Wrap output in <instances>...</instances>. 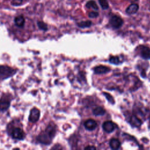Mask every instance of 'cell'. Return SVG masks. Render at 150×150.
Masks as SVG:
<instances>
[{
    "instance_id": "cell-1",
    "label": "cell",
    "mask_w": 150,
    "mask_h": 150,
    "mask_svg": "<svg viewBox=\"0 0 150 150\" xmlns=\"http://www.w3.org/2000/svg\"><path fill=\"white\" fill-rule=\"evenodd\" d=\"M110 23L111 26L115 29H118L123 25L124 21L118 15H113L110 19Z\"/></svg>"
},
{
    "instance_id": "cell-2",
    "label": "cell",
    "mask_w": 150,
    "mask_h": 150,
    "mask_svg": "<svg viewBox=\"0 0 150 150\" xmlns=\"http://www.w3.org/2000/svg\"><path fill=\"white\" fill-rule=\"evenodd\" d=\"M40 115V112L39 110L35 107L33 108L30 112V114L29 117V121L33 123L36 122L39 119Z\"/></svg>"
},
{
    "instance_id": "cell-3",
    "label": "cell",
    "mask_w": 150,
    "mask_h": 150,
    "mask_svg": "<svg viewBox=\"0 0 150 150\" xmlns=\"http://www.w3.org/2000/svg\"><path fill=\"white\" fill-rule=\"evenodd\" d=\"M11 136L13 138L22 140L25 138V133L22 129L21 128H15L12 129L11 133Z\"/></svg>"
},
{
    "instance_id": "cell-4",
    "label": "cell",
    "mask_w": 150,
    "mask_h": 150,
    "mask_svg": "<svg viewBox=\"0 0 150 150\" xmlns=\"http://www.w3.org/2000/svg\"><path fill=\"white\" fill-rule=\"evenodd\" d=\"M38 141L43 144H49L51 143L52 138L46 132H42L38 137Z\"/></svg>"
},
{
    "instance_id": "cell-5",
    "label": "cell",
    "mask_w": 150,
    "mask_h": 150,
    "mask_svg": "<svg viewBox=\"0 0 150 150\" xmlns=\"http://www.w3.org/2000/svg\"><path fill=\"white\" fill-rule=\"evenodd\" d=\"M15 73L14 70L8 66H0V75L9 77Z\"/></svg>"
},
{
    "instance_id": "cell-6",
    "label": "cell",
    "mask_w": 150,
    "mask_h": 150,
    "mask_svg": "<svg viewBox=\"0 0 150 150\" xmlns=\"http://www.w3.org/2000/svg\"><path fill=\"white\" fill-rule=\"evenodd\" d=\"M103 129L108 133L112 132L115 128V125L112 121H107L103 124Z\"/></svg>"
},
{
    "instance_id": "cell-7",
    "label": "cell",
    "mask_w": 150,
    "mask_h": 150,
    "mask_svg": "<svg viewBox=\"0 0 150 150\" xmlns=\"http://www.w3.org/2000/svg\"><path fill=\"white\" fill-rule=\"evenodd\" d=\"M84 127L88 131H93L97 127V122L93 119H88L84 122Z\"/></svg>"
},
{
    "instance_id": "cell-8",
    "label": "cell",
    "mask_w": 150,
    "mask_h": 150,
    "mask_svg": "<svg viewBox=\"0 0 150 150\" xmlns=\"http://www.w3.org/2000/svg\"><path fill=\"white\" fill-rule=\"evenodd\" d=\"M139 9V5L137 4L133 3L130 4L126 9L125 12L128 15H133L138 11Z\"/></svg>"
},
{
    "instance_id": "cell-9",
    "label": "cell",
    "mask_w": 150,
    "mask_h": 150,
    "mask_svg": "<svg viewBox=\"0 0 150 150\" xmlns=\"http://www.w3.org/2000/svg\"><path fill=\"white\" fill-rule=\"evenodd\" d=\"M110 69L108 67L104 66L103 65L98 66L94 68V71L96 74H104L109 72Z\"/></svg>"
},
{
    "instance_id": "cell-10",
    "label": "cell",
    "mask_w": 150,
    "mask_h": 150,
    "mask_svg": "<svg viewBox=\"0 0 150 150\" xmlns=\"http://www.w3.org/2000/svg\"><path fill=\"white\" fill-rule=\"evenodd\" d=\"M141 56L145 59H150V49L146 46H142L141 48Z\"/></svg>"
},
{
    "instance_id": "cell-11",
    "label": "cell",
    "mask_w": 150,
    "mask_h": 150,
    "mask_svg": "<svg viewBox=\"0 0 150 150\" xmlns=\"http://www.w3.org/2000/svg\"><path fill=\"white\" fill-rule=\"evenodd\" d=\"M129 122L132 126L136 127H139L142 124L141 120L135 115H133L131 117Z\"/></svg>"
},
{
    "instance_id": "cell-12",
    "label": "cell",
    "mask_w": 150,
    "mask_h": 150,
    "mask_svg": "<svg viewBox=\"0 0 150 150\" xmlns=\"http://www.w3.org/2000/svg\"><path fill=\"white\" fill-rule=\"evenodd\" d=\"M45 132L53 139V138L54 137L56 132V126L53 124H50L48 125L47 128H46Z\"/></svg>"
},
{
    "instance_id": "cell-13",
    "label": "cell",
    "mask_w": 150,
    "mask_h": 150,
    "mask_svg": "<svg viewBox=\"0 0 150 150\" xmlns=\"http://www.w3.org/2000/svg\"><path fill=\"white\" fill-rule=\"evenodd\" d=\"M10 106V101L6 98H2L0 100V111H4L9 108Z\"/></svg>"
},
{
    "instance_id": "cell-14",
    "label": "cell",
    "mask_w": 150,
    "mask_h": 150,
    "mask_svg": "<svg viewBox=\"0 0 150 150\" xmlns=\"http://www.w3.org/2000/svg\"><path fill=\"white\" fill-rule=\"evenodd\" d=\"M14 22L16 26L19 28H22L24 26L25 19L23 15H18L16 16L14 19Z\"/></svg>"
},
{
    "instance_id": "cell-15",
    "label": "cell",
    "mask_w": 150,
    "mask_h": 150,
    "mask_svg": "<svg viewBox=\"0 0 150 150\" xmlns=\"http://www.w3.org/2000/svg\"><path fill=\"white\" fill-rule=\"evenodd\" d=\"M109 145L112 149H118L121 146V142L118 139L112 138L110 141Z\"/></svg>"
},
{
    "instance_id": "cell-16",
    "label": "cell",
    "mask_w": 150,
    "mask_h": 150,
    "mask_svg": "<svg viewBox=\"0 0 150 150\" xmlns=\"http://www.w3.org/2000/svg\"><path fill=\"white\" fill-rule=\"evenodd\" d=\"M86 6L87 8H92L95 11H98V6L97 5L96 2L94 0H90L87 2L86 4Z\"/></svg>"
},
{
    "instance_id": "cell-17",
    "label": "cell",
    "mask_w": 150,
    "mask_h": 150,
    "mask_svg": "<svg viewBox=\"0 0 150 150\" xmlns=\"http://www.w3.org/2000/svg\"><path fill=\"white\" fill-rule=\"evenodd\" d=\"M93 112L95 115H103L105 114V110L101 107H97L93 110Z\"/></svg>"
},
{
    "instance_id": "cell-18",
    "label": "cell",
    "mask_w": 150,
    "mask_h": 150,
    "mask_svg": "<svg viewBox=\"0 0 150 150\" xmlns=\"http://www.w3.org/2000/svg\"><path fill=\"white\" fill-rule=\"evenodd\" d=\"M92 22L91 21H81L77 23V25L79 27L81 28H89L91 26Z\"/></svg>"
},
{
    "instance_id": "cell-19",
    "label": "cell",
    "mask_w": 150,
    "mask_h": 150,
    "mask_svg": "<svg viewBox=\"0 0 150 150\" xmlns=\"http://www.w3.org/2000/svg\"><path fill=\"white\" fill-rule=\"evenodd\" d=\"M98 3L103 9H107L109 8V4L107 0H98Z\"/></svg>"
},
{
    "instance_id": "cell-20",
    "label": "cell",
    "mask_w": 150,
    "mask_h": 150,
    "mask_svg": "<svg viewBox=\"0 0 150 150\" xmlns=\"http://www.w3.org/2000/svg\"><path fill=\"white\" fill-rule=\"evenodd\" d=\"M37 24H38V26L39 27V28L42 30H44V31H46L47 29H48V28H47V25L46 23H45L43 21H38L37 22Z\"/></svg>"
},
{
    "instance_id": "cell-21",
    "label": "cell",
    "mask_w": 150,
    "mask_h": 150,
    "mask_svg": "<svg viewBox=\"0 0 150 150\" xmlns=\"http://www.w3.org/2000/svg\"><path fill=\"white\" fill-rule=\"evenodd\" d=\"M109 62L111 63L114 64H118L120 63V59L117 56H111L109 59Z\"/></svg>"
},
{
    "instance_id": "cell-22",
    "label": "cell",
    "mask_w": 150,
    "mask_h": 150,
    "mask_svg": "<svg viewBox=\"0 0 150 150\" xmlns=\"http://www.w3.org/2000/svg\"><path fill=\"white\" fill-rule=\"evenodd\" d=\"M23 0H12L11 5L15 6H18L22 4Z\"/></svg>"
},
{
    "instance_id": "cell-23",
    "label": "cell",
    "mask_w": 150,
    "mask_h": 150,
    "mask_svg": "<svg viewBox=\"0 0 150 150\" xmlns=\"http://www.w3.org/2000/svg\"><path fill=\"white\" fill-rule=\"evenodd\" d=\"M103 94H104V96H105V97L107 98V100H108L110 102H111L112 104H114V100L113 97H112L110 94H108V93H104Z\"/></svg>"
},
{
    "instance_id": "cell-24",
    "label": "cell",
    "mask_w": 150,
    "mask_h": 150,
    "mask_svg": "<svg viewBox=\"0 0 150 150\" xmlns=\"http://www.w3.org/2000/svg\"><path fill=\"white\" fill-rule=\"evenodd\" d=\"M99 15V13L98 12L96 11H92L88 13V16L91 18H97Z\"/></svg>"
},
{
    "instance_id": "cell-25",
    "label": "cell",
    "mask_w": 150,
    "mask_h": 150,
    "mask_svg": "<svg viewBox=\"0 0 150 150\" xmlns=\"http://www.w3.org/2000/svg\"><path fill=\"white\" fill-rule=\"evenodd\" d=\"M96 149V148L95 146H90V145L87 146L85 147V148H84L85 150H95Z\"/></svg>"
},
{
    "instance_id": "cell-26",
    "label": "cell",
    "mask_w": 150,
    "mask_h": 150,
    "mask_svg": "<svg viewBox=\"0 0 150 150\" xmlns=\"http://www.w3.org/2000/svg\"><path fill=\"white\" fill-rule=\"evenodd\" d=\"M127 1H131V2H133L137 1H138V0H127Z\"/></svg>"
}]
</instances>
